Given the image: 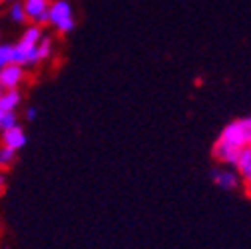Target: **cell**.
I'll return each mask as SVG.
<instances>
[{"instance_id":"cell-5","label":"cell","mask_w":251,"mask_h":249,"mask_svg":"<svg viewBox=\"0 0 251 249\" xmlns=\"http://www.w3.org/2000/svg\"><path fill=\"white\" fill-rule=\"evenodd\" d=\"M24 12L28 18H32V22L36 24H46L48 22V0H20Z\"/></svg>"},{"instance_id":"cell-8","label":"cell","mask_w":251,"mask_h":249,"mask_svg":"<svg viewBox=\"0 0 251 249\" xmlns=\"http://www.w3.org/2000/svg\"><path fill=\"white\" fill-rule=\"evenodd\" d=\"M233 170L237 172V175L243 179V183L249 188V181H251V148H243L237 155V160L233 164Z\"/></svg>"},{"instance_id":"cell-12","label":"cell","mask_w":251,"mask_h":249,"mask_svg":"<svg viewBox=\"0 0 251 249\" xmlns=\"http://www.w3.org/2000/svg\"><path fill=\"white\" fill-rule=\"evenodd\" d=\"M12 62V44H0V70Z\"/></svg>"},{"instance_id":"cell-15","label":"cell","mask_w":251,"mask_h":249,"mask_svg":"<svg viewBox=\"0 0 251 249\" xmlns=\"http://www.w3.org/2000/svg\"><path fill=\"white\" fill-rule=\"evenodd\" d=\"M36 116H38V110H36L34 106H32V108H28V110H26V118H28L30 122H32V120H36Z\"/></svg>"},{"instance_id":"cell-2","label":"cell","mask_w":251,"mask_h":249,"mask_svg":"<svg viewBox=\"0 0 251 249\" xmlns=\"http://www.w3.org/2000/svg\"><path fill=\"white\" fill-rule=\"evenodd\" d=\"M217 142L226 146H231L235 149H243L251 144V120L249 118H239L229 122L227 126L222 130Z\"/></svg>"},{"instance_id":"cell-7","label":"cell","mask_w":251,"mask_h":249,"mask_svg":"<svg viewBox=\"0 0 251 249\" xmlns=\"http://www.w3.org/2000/svg\"><path fill=\"white\" fill-rule=\"evenodd\" d=\"M2 146L18 151L26 146V132L20 128V124H16V126L8 128V130H2Z\"/></svg>"},{"instance_id":"cell-16","label":"cell","mask_w":251,"mask_h":249,"mask_svg":"<svg viewBox=\"0 0 251 249\" xmlns=\"http://www.w3.org/2000/svg\"><path fill=\"white\" fill-rule=\"evenodd\" d=\"M2 188H4V177L0 175V190H2Z\"/></svg>"},{"instance_id":"cell-4","label":"cell","mask_w":251,"mask_h":249,"mask_svg":"<svg viewBox=\"0 0 251 249\" xmlns=\"http://www.w3.org/2000/svg\"><path fill=\"white\" fill-rule=\"evenodd\" d=\"M211 179L217 188H222L226 192H231V190H237L239 183H241V177L237 175V172L233 168H215L211 172Z\"/></svg>"},{"instance_id":"cell-11","label":"cell","mask_w":251,"mask_h":249,"mask_svg":"<svg viewBox=\"0 0 251 249\" xmlns=\"http://www.w3.org/2000/svg\"><path fill=\"white\" fill-rule=\"evenodd\" d=\"M10 20L16 22V24H24L28 20V16L24 12V6H22V2H18V0H14L12 6H10Z\"/></svg>"},{"instance_id":"cell-10","label":"cell","mask_w":251,"mask_h":249,"mask_svg":"<svg viewBox=\"0 0 251 249\" xmlns=\"http://www.w3.org/2000/svg\"><path fill=\"white\" fill-rule=\"evenodd\" d=\"M52 54V38L48 36H42L36 44V62H42V60H48Z\"/></svg>"},{"instance_id":"cell-13","label":"cell","mask_w":251,"mask_h":249,"mask_svg":"<svg viewBox=\"0 0 251 249\" xmlns=\"http://www.w3.org/2000/svg\"><path fill=\"white\" fill-rule=\"evenodd\" d=\"M16 160V151L2 146L0 148V166H12V162Z\"/></svg>"},{"instance_id":"cell-3","label":"cell","mask_w":251,"mask_h":249,"mask_svg":"<svg viewBox=\"0 0 251 249\" xmlns=\"http://www.w3.org/2000/svg\"><path fill=\"white\" fill-rule=\"evenodd\" d=\"M48 22L60 34H68L76 28V20L72 14V6L68 0H54L48 6Z\"/></svg>"},{"instance_id":"cell-17","label":"cell","mask_w":251,"mask_h":249,"mask_svg":"<svg viewBox=\"0 0 251 249\" xmlns=\"http://www.w3.org/2000/svg\"><path fill=\"white\" fill-rule=\"evenodd\" d=\"M4 114H6V112H2V110H0V122H2V118H4Z\"/></svg>"},{"instance_id":"cell-9","label":"cell","mask_w":251,"mask_h":249,"mask_svg":"<svg viewBox=\"0 0 251 249\" xmlns=\"http://www.w3.org/2000/svg\"><path fill=\"white\" fill-rule=\"evenodd\" d=\"M20 102H22V94L18 92V88L4 90L2 94H0V110H2V112H16Z\"/></svg>"},{"instance_id":"cell-19","label":"cell","mask_w":251,"mask_h":249,"mask_svg":"<svg viewBox=\"0 0 251 249\" xmlns=\"http://www.w3.org/2000/svg\"><path fill=\"white\" fill-rule=\"evenodd\" d=\"M6 2H14V0H6Z\"/></svg>"},{"instance_id":"cell-6","label":"cell","mask_w":251,"mask_h":249,"mask_svg":"<svg viewBox=\"0 0 251 249\" xmlns=\"http://www.w3.org/2000/svg\"><path fill=\"white\" fill-rule=\"evenodd\" d=\"M22 80H24V66H20V64L10 62L8 66H4L2 70H0V86H2L4 90L18 88Z\"/></svg>"},{"instance_id":"cell-18","label":"cell","mask_w":251,"mask_h":249,"mask_svg":"<svg viewBox=\"0 0 251 249\" xmlns=\"http://www.w3.org/2000/svg\"><path fill=\"white\" fill-rule=\"evenodd\" d=\"M2 92H4V88H2V86H0V94H2Z\"/></svg>"},{"instance_id":"cell-14","label":"cell","mask_w":251,"mask_h":249,"mask_svg":"<svg viewBox=\"0 0 251 249\" xmlns=\"http://www.w3.org/2000/svg\"><path fill=\"white\" fill-rule=\"evenodd\" d=\"M16 124H18V116H16V112H6L4 118H2V122H0V132H2V130H8V128H12V126H16Z\"/></svg>"},{"instance_id":"cell-1","label":"cell","mask_w":251,"mask_h":249,"mask_svg":"<svg viewBox=\"0 0 251 249\" xmlns=\"http://www.w3.org/2000/svg\"><path fill=\"white\" fill-rule=\"evenodd\" d=\"M40 24H32L24 30V34L16 44H12V62L20 66H36V44L42 38Z\"/></svg>"}]
</instances>
